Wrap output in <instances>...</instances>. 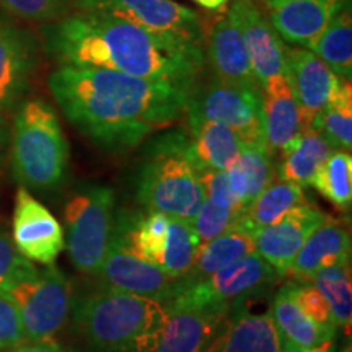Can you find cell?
Segmentation results:
<instances>
[{"label": "cell", "instance_id": "6da1fadb", "mask_svg": "<svg viewBox=\"0 0 352 352\" xmlns=\"http://www.w3.org/2000/svg\"><path fill=\"white\" fill-rule=\"evenodd\" d=\"M47 85L64 116L98 147L127 152L186 111L192 88L108 69L60 65Z\"/></svg>", "mask_w": 352, "mask_h": 352}, {"label": "cell", "instance_id": "7a4b0ae2", "mask_svg": "<svg viewBox=\"0 0 352 352\" xmlns=\"http://www.w3.org/2000/svg\"><path fill=\"white\" fill-rule=\"evenodd\" d=\"M44 47L60 65L108 69L195 88L206 67L204 44L151 32L121 16L80 12L43 30Z\"/></svg>", "mask_w": 352, "mask_h": 352}, {"label": "cell", "instance_id": "3957f363", "mask_svg": "<svg viewBox=\"0 0 352 352\" xmlns=\"http://www.w3.org/2000/svg\"><path fill=\"white\" fill-rule=\"evenodd\" d=\"M13 178L34 191H52L64 183L69 168V142L56 109L44 100L19 104L8 147Z\"/></svg>", "mask_w": 352, "mask_h": 352}, {"label": "cell", "instance_id": "277c9868", "mask_svg": "<svg viewBox=\"0 0 352 352\" xmlns=\"http://www.w3.org/2000/svg\"><path fill=\"white\" fill-rule=\"evenodd\" d=\"M188 132L162 135L148 148L138 178V201L151 212L191 220L204 202L199 176L186 155Z\"/></svg>", "mask_w": 352, "mask_h": 352}, {"label": "cell", "instance_id": "5b68a950", "mask_svg": "<svg viewBox=\"0 0 352 352\" xmlns=\"http://www.w3.org/2000/svg\"><path fill=\"white\" fill-rule=\"evenodd\" d=\"M165 310L155 298L107 289L80 298L74 307V320L96 351L129 352Z\"/></svg>", "mask_w": 352, "mask_h": 352}, {"label": "cell", "instance_id": "8992f818", "mask_svg": "<svg viewBox=\"0 0 352 352\" xmlns=\"http://www.w3.org/2000/svg\"><path fill=\"white\" fill-rule=\"evenodd\" d=\"M116 195L111 186L87 184L70 197L64 209L67 227V253L77 271L98 272L114 223Z\"/></svg>", "mask_w": 352, "mask_h": 352}, {"label": "cell", "instance_id": "52a82bcc", "mask_svg": "<svg viewBox=\"0 0 352 352\" xmlns=\"http://www.w3.org/2000/svg\"><path fill=\"white\" fill-rule=\"evenodd\" d=\"M279 274L254 252L191 284H178L164 302L168 310L228 311L233 303L264 290Z\"/></svg>", "mask_w": 352, "mask_h": 352}, {"label": "cell", "instance_id": "ba28073f", "mask_svg": "<svg viewBox=\"0 0 352 352\" xmlns=\"http://www.w3.org/2000/svg\"><path fill=\"white\" fill-rule=\"evenodd\" d=\"M188 120L215 121L230 127L243 144L264 145L263 94L259 85L228 83L212 78L189 94ZM267 148V147H266Z\"/></svg>", "mask_w": 352, "mask_h": 352}, {"label": "cell", "instance_id": "9c48e42d", "mask_svg": "<svg viewBox=\"0 0 352 352\" xmlns=\"http://www.w3.org/2000/svg\"><path fill=\"white\" fill-rule=\"evenodd\" d=\"M19 310L26 340L52 338L64 327L72 308V287L54 264L36 267L3 292Z\"/></svg>", "mask_w": 352, "mask_h": 352}, {"label": "cell", "instance_id": "30bf717a", "mask_svg": "<svg viewBox=\"0 0 352 352\" xmlns=\"http://www.w3.org/2000/svg\"><path fill=\"white\" fill-rule=\"evenodd\" d=\"M134 215L129 210H121L118 217H114L107 254L95 276H98L100 283L109 290L151 297L164 303L175 290L178 279L134 252L131 243Z\"/></svg>", "mask_w": 352, "mask_h": 352}, {"label": "cell", "instance_id": "8fae6325", "mask_svg": "<svg viewBox=\"0 0 352 352\" xmlns=\"http://www.w3.org/2000/svg\"><path fill=\"white\" fill-rule=\"evenodd\" d=\"M80 12H101L121 16L151 32L204 44L199 15L171 0H77Z\"/></svg>", "mask_w": 352, "mask_h": 352}, {"label": "cell", "instance_id": "7c38bea8", "mask_svg": "<svg viewBox=\"0 0 352 352\" xmlns=\"http://www.w3.org/2000/svg\"><path fill=\"white\" fill-rule=\"evenodd\" d=\"M228 311L168 310L129 352H204Z\"/></svg>", "mask_w": 352, "mask_h": 352}, {"label": "cell", "instance_id": "4fadbf2b", "mask_svg": "<svg viewBox=\"0 0 352 352\" xmlns=\"http://www.w3.org/2000/svg\"><path fill=\"white\" fill-rule=\"evenodd\" d=\"M12 240L26 259L38 264H54L65 246L63 226L50 209L30 195L23 186L15 196Z\"/></svg>", "mask_w": 352, "mask_h": 352}, {"label": "cell", "instance_id": "5bb4252c", "mask_svg": "<svg viewBox=\"0 0 352 352\" xmlns=\"http://www.w3.org/2000/svg\"><path fill=\"white\" fill-rule=\"evenodd\" d=\"M327 214L310 202H303L270 226L253 232L254 252L279 276L289 274L290 264L311 232Z\"/></svg>", "mask_w": 352, "mask_h": 352}, {"label": "cell", "instance_id": "9a60e30c", "mask_svg": "<svg viewBox=\"0 0 352 352\" xmlns=\"http://www.w3.org/2000/svg\"><path fill=\"white\" fill-rule=\"evenodd\" d=\"M38 60V43L28 30L0 15V114L10 113L30 88Z\"/></svg>", "mask_w": 352, "mask_h": 352}, {"label": "cell", "instance_id": "2e32d148", "mask_svg": "<svg viewBox=\"0 0 352 352\" xmlns=\"http://www.w3.org/2000/svg\"><path fill=\"white\" fill-rule=\"evenodd\" d=\"M285 77L300 109L303 131L310 129L340 85L341 77L307 47L285 46Z\"/></svg>", "mask_w": 352, "mask_h": 352}, {"label": "cell", "instance_id": "e0dca14e", "mask_svg": "<svg viewBox=\"0 0 352 352\" xmlns=\"http://www.w3.org/2000/svg\"><path fill=\"white\" fill-rule=\"evenodd\" d=\"M243 34L252 70L259 87L270 78L285 76V44L253 0H233L230 10Z\"/></svg>", "mask_w": 352, "mask_h": 352}, {"label": "cell", "instance_id": "ac0fdd59", "mask_svg": "<svg viewBox=\"0 0 352 352\" xmlns=\"http://www.w3.org/2000/svg\"><path fill=\"white\" fill-rule=\"evenodd\" d=\"M245 300L230 307L204 352H280L271 311H253Z\"/></svg>", "mask_w": 352, "mask_h": 352}, {"label": "cell", "instance_id": "d6986e66", "mask_svg": "<svg viewBox=\"0 0 352 352\" xmlns=\"http://www.w3.org/2000/svg\"><path fill=\"white\" fill-rule=\"evenodd\" d=\"M351 0H270L271 25L283 41L308 47Z\"/></svg>", "mask_w": 352, "mask_h": 352}, {"label": "cell", "instance_id": "ffe728a7", "mask_svg": "<svg viewBox=\"0 0 352 352\" xmlns=\"http://www.w3.org/2000/svg\"><path fill=\"white\" fill-rule=\"evenodd\" d=\"M351 259V232L346 220L328 217L308 235L290 264L289 274L310 283L316 272Z\"/></svg>", "mask_w": 352, "mask_h": 352}, {"label": "cell", "instance_id": "44dd1931", "mask_svg": "<svg viewBox=\"0 0 352 352\" xmlns=\"http://www.w3.org/2000/svg\"><path fill=\"white\" fill-rule=\"evenodd\" d=\"M264 144L272 155L302 134L300 109L285 76H276L261 87Z\"/></svg>", "mask_w": 352, "mask_h": 352}, {"label": "cell", "instance_id": "7402d4cb", "mask_svg": "<svg viewBox=\"0 0 352 352\" xmlns=\"http://www.w3.org/2000/svg\"><path fill=\"white\" fill-rule=\"evenodd\" d=\"M206 60L210 63L217 80L259 85L252 70L243 34L230 12L210 30Z\"/></svg>", "mask_w": 352, "mask_h": 352}, {"label": "cell", "instance_id": "603a6c76", "mask_svg": "<svg viewBox=\"0 0 352 352\" xmlns=\"http://www.w3.org/2000/svg\"><path fill=\"white\" fill-rule=\"evenodd\" d=\"M188 124L186 155L196 171H226L236 160L243 142L230 127L204 120H188Z\"/></svg>", "mask_w": 352, "mask_h": 352}, {"label": "cell", "instance_id": "cb8c5ba5", "mask_svg": "<svg viewBox=\"0 0 352 352\" xmlns=\"http://www.w3.org/2000/svg\"><path fill=\"white\" fill-rule=\"evenodd\" d=\"M252 253H254L253 232L236 222L230 230L199 246L191 267L186 274L179 277L178 284H191L206 279Z\"/></svg>", "mask_w": 352, "mask_h": 352}, {"label": "cell", "instance_id": "d4e9b609", "mask_svg": "<svg viewBox=\"0 0 352 352\" xmlns=\"http://www.w3.org/2000/svg\"><path fill=\"white\" fill-rule=\"evenodd\" d=\"M271 318L283 341L292 342L303 349H315L334 341L336 327L321 324L298 308L283 285L271 302Z\"/></svg>", "mask_w": 352, "mask_h": 352}, {"label": "cell", "instance_id": "484cf974", "mask_svg": "<svg viewBox=\"0 0 352 352\" xmlns=\"http://www.w3.org/2000/svg\"><path fill=\"white\" fill-rule=\"evenodd\" d=\"M333 151L336 148L329 144V140L320 131L310 127L302 131L297 139H294L279 152L280 162L276 171L284 182L307 186Z\"/></svg>", "mask_w": 352, "mask_h": 352}, {"label": "cell", "instance_id": "4316f807", "mask_svg": "<svg viewBox=\"0 0 352 352\" xmlns=\"http://www.w3.org/2000/svg\"><path fill=\"white\" fill-rule=\"evenodd\" d=\"M228 184L246 210L256 196L274 179L272 153L264 145H241L236 160L226 170Z\"/></svg>", "mask_w": 352, "mask_h": 352}, {"label": "cell", "instance_id": "83f0119b", "mask_svg": "<svg viewBox=\"0 0 352 352\" xmlns=\"http://www.w3.org/2000/svg\"><path fill=\"white\" fill-rule=\"evenodd\" d=\"M303 202H305V192L300 184L284 182V179H277V182L272 179L256 196V199L246 208L243 215L239 219V223L254 232L276 222L290 209L297 208Z\"/></svg>", "mask_w": 352, "mask_h": 352}, {"label": "cell", "instance_id": "f1b7e54d", "mask_svg": "<svg viewBox=\"0 0 352 352\" xmlns=\"http://www.w3.org/2000/svg\"><path fill=\"white\" fill-rule=\"evenodd\" d=\"M307 50L324 60L336 76L351 80L352 77V20L349 3L342 7L329 25Z\"/></svg>", "mask_w": 352, "mask_h": 352}, {"label": "cell", "instance_id": "f546056e", "mask_svg": "<svg viewBox=\"0 0 352 352\" xmlns=\"http://www.w3.org/2000/svg\"><path fill=\"white\" fill-rule=\"evenodd\" d=\"M351 280V259L324 267L310 279L327 300L334 327L344 328L347 333L352 321Z\"/></svg>", "mask_w": 352, "mask_h": 352}, {"label": "cell", "instance_id": "4dcf8cb0", "mask_svg": "<svg viewBox=\"0 0 352 352\" xmlns=\"http://www.w3.org/2000/svg\"><path fill=\"white\" fill-rule=\"evenodd\" d=\"M311 129L320 131L334 148L349 152L352 147V87L351 80L341 78Z\"/></svg>", "mask_w": 352, "mask_h": 352}, {"label": "cell", "instance_id": "1f68e13d", "mask_svg": "<svg viewBox=\"0 0 352 352\" xmlns=\"http://www.w3.org/2000/svg\"><path fill=\"white\" fill-rule=\"evenodd\" d=\"M314 186L324 199L347 210L352 204V157L346 151H333L311 179Z\"/></svg>", "mask_w": 352, "mask_h": 352}, {"label": "cell", "instance_id": "d6a6232c", "mask_svg": "<svg viewBox=\"0 0 352 352\" xmlns=\"http://www.w3.org/2000/svg\"><path fill=\"white\" fill-rule=\"evenodd\" d=\"M199 246V240L188 220L170 217L168 235L155 266L168 276L179 279L189 271Z\"/></svg>", "mask_w": 352, "mask_h": 352}, {"label": "cell", "instance_id": "836d02e7", "mask_svg": "<svg viewBox=\"0 0 352 352\" xmlns=\"http://www.w3.org/2000/svg\"><path fill=\"white\" fill-rule=\"evenodd\" d=\"M241 215H243V212H240V210L222 208V206L204 199L195 217L189 220V223H191L192 230H195L197 240H199V245H204L210 240L217 239L227 230H230L239 222Z\"/></svg>", "mask_w": 352, "mask_h": 352}, {"label": "cell", "instance_id": "e575fe53", "mask_svg": "<svg viewBox=\"0 0 352 352\" xmlns=\"http://www.w3.org/2000/svg\"><path fill=\"white\" fill-rule=\"evenodd\" d=\"M34 271L36 266L23 254H20L13 245L12 235L0 223V294L6 292L23 277L33 274Z\"/></svg>", "mask_w": 352, "mask_h": 352}, {"label": "cell", "instance_id": "d590c367", "mask_svg": "<svg viewBox=\"0 0 352 352\" xmlns=\"http://www.w3.org/2000/svg\"><path fill=\"white\" fill-rule=\"evenodd\" d=\"M72 0H0L3 10L28 21H56L64 19Z\"/></svg>", "mask_w": 352, "mask_h": 352}, {"label": "cell", "instance_id": "8d00e7d4", "mask_svg": "<svg viewBox=\"0 0 352 352\" xmlns=\"http://www.w3.org/2000/svg\"><path fill=\"white\" fill-rule=\"evenodd\" d=\"M284 287L303 314H307L311 320L318 321L321 324H333L328 303L314 284L287 283Z\"/></svg>", "mask_w": 352, "mask_h": 352}, {"label": "cell", "instance_id": "74e56055", "mask_svg": "<svg viewBox=\"0 0 352 352\" xmlns=\"http://www.w3.org/2000/svg\"><path fill=\"white\" fill-rule=\"evenodd\" d=\"M201 186L204 189L206 199L222 208H230L240 212H245L241 204L236 199L228 184L227 173L223 170H202L197 171Z\"/></svg>", "mask_w": 352, "mask_h": 352}, {"label": "cell", "instance_id": "f35d334b", "mask_svg": "<svg viewBox=\"0 0 352 352\" xmlns=\"http://www.w3.org/2000/svg\"><path fill=\"white\" fill-rule=\"evenodd\" d=\"M19 310L10 298L0 294V352L25 341Z\"/></svg>", "mask_w": 352, "mask_h": 352}, {"label": "cell", "instance_id": "ab89813d", "mask_svg": "<svg viewBox=\"0 0 352 352\" xmlns=\"http://www.w3.org/2000/svg\"><path fill=\"white\" fill-rule=\"evenodd\" d=\"M3 352H65L64 347L54 338H44V340H25L20 344L10 347Z\"/></svg>", "mask_w": 352, "mask_h": 352}, {"label": "cell", "instance_id": "60d3db41", "mask_svg": "<svg viewBox=\"0 0 352 352\" xmlns=\"http://www.w3.org/2000/svg\"><path fill=\"white\" fill-rule=\"evenodd\" d=\"M8 147H10V126L3 114H0V175L6 166L8 157Z\"/></svg>", "mask_w": 352, "mask_h": 352}, {"label": "cell", "instance_id": "b9f144b4", "mask_svg": "<svg viewBox=\"0 0 352 352\" xmlns=\"http://www.w3.org/2000/svg\"><path fill=\"white\" fill-rule=\"evenodd\" d=\"M280 352H336V347H334L333 341L328 342V344L315 347V349H303V347H298L296 344H292V342L280 340Z\"/></svg>", "mask_w": 352, "mask_h": 352}, {"label": "cell", "instance_id": "7bdbcfd3", "mask_svg": "<svg viewBox=\"0 0 352 352\" xmlns=\"http://www.w3.org/2000/svg\"><path fill=\"white\" fill-rule=\"evenodd\" d=\"M195 2L206 8H210V10H215V8H220L222 6H226L227 0H195Z\"/></svg>", "mask_w": 352, "mask_h": 352}, {"label": "cell", "instance_id": "ee69618b", "mask_svg": "<svg viewBox=\"0 0 352 352\" xmlns=\"http://www.w3.org/2000/svg\"><path fill=\"white\" fill-rule=\"evenodd\" d=\"M340 352H352V349H351V342H349V344H346L344 347H342V349H341Z\"/></svg>", "mask_w": 352, "mask_h": 352}, {"label": "cell", "instance_id": "f6af8a7d", "mask_svg": "<svg viewBox=\"0 0 352 352\" xmlns=\"http://www.w3.org/2000/svg\"><path fill=\"white\" fill-rule=\"evenodd\" d=\"M2 352H3V351H2Z\"/></svg>", "mask_w": 352, "mask_h": 352}]
</instances>
